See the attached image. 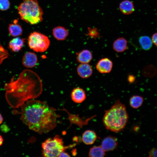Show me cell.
<instances>
[{"label": "cell", "mask_w": 157, "mask_h": 157, "mask_svg": "<svg viewBox=\"0 0 157 157\" xmlns=\"http://www.w3.org/2000/svg\"><path fill=\"white\" fill-rule=\"evenodd\" d=\"M19 108L13 113L20 114L21 120L32 130L40 134L47 133L56 126L59 115L45 101L30 99Z\"/></svg>", "instance_id": "obj_1"}, {"label": "cell", "mask_w": 157, "mask_h": 157, "mask_svg": "<svg viewBox=\"0 0 157 157\" xmlns=\"http://www.w3.org/2000/svg\"><path fill=\"white\" fill-rule=\"evenodd\" d=\"M5 97L13 108L19 107L26 101L39 96L42 91V81L35 72L29 69L23 70L17 79L13 77L5 84Z\"/></svg>", "instance_id": "obj_2"}, {"label": "cell", "mask_w": 157, "mask_h": 157, "mask_svg": "<svg viewBox=\"0 0 157 157\" xmlns=\"http://www.w3.org/2000/svg\"><path fill=\"white\" fill-rule=\"evenodd\" d=\"M128 118L125 105L118 100L109 109L105 111L103 122L107 130L118 133L124 128Z\"/></svg>", "instance_id": "obj_3"}, {"label": "cell", "mask_w": 157, "mask_h": 157, "mask_svg": "<svg viewBox=\"0 0 157 157\" xmlns=\"http://www.w3.org/2000/svg\"><path fill=\"white\" fill-rule=\"evenodd\" d=\"M17 9L21 19L28 23L36 24L43 20V12L37 0H23Z\"/></svg>", "instance_id": "obj_4"}, {"label": "cell", "mask_w": 157, "mask_h": 157, "mask_svg": "<svg viewBox=\"0 0 157 157\" xmlns=\"http://www.w3.org/2000/svg\"><path fill=\"white\" fill-rule=\"evenodd\" d=\"M42 155L46 157H58L66 148L64 146L63 139L58 135L47 139L42 143Z\"/></svg>", "instance_id": "obj_5"}, {"label": "cell", "mask_w": 157, "mask_h": 157, "mask_svg": "<svg viewBox=\"0 0 157 157\" xmlns=\"http://www.w3.org/2000/svg\"><path fill=\"white\" fill-rule=\"evenodd\" d=\"M30 48L37 52H43L49 48L50 41L47 36L40 33H31L28 39Z\"/></svg>", "instance_id": "obj_6"}, {"label": "cell", "mask_w": 157, "mask_h": 157, "mask_svg": "<svg viewBox=\"0 0 157 157\" xmlns=\"http://www.w3.org/2000/svg\"><path fill=\"white\" fill-rule=\"evenodd\" d=\"M113 67L112 61L107 58H102L99 60L96 64L97 70L100 73L106 74L110 72Z\"/></svg>", "instance_id": "obj_7"}, {"label": "cell", "mask_w": 157, "mask_h": 157, "mask_svg": "<svg viewBox=\"0 0 157 157\" xmlns=\"http://www.w3.org/2000/svg\"><path fill=\"white\" fill-rule=\"evenodd\" d=\"M118 144V140L116 138L108 136L102 140L101 146L105 152H107L114 150L117 147Z\"/></svg>", "instance_id": "obj_8"}, {"label": "cell", "mask_w": 157, "mask_h": 157, "mask_svg": "<svg viewBox=\"0 0 157 157\" xmlns=\"http://www.w3.org/2000/svg\"><path fill=\"white\" fill-rule=\"evenodd\" d=\"M38 59L35 53L31 52H26L23 56L22 59V63L27 68L34 67L38 63Z\"/></svg>", "instance_id": "obj_9"}, {"label": "cell", "mask_w": 157, "mask_h": 157, "mask_svg": "<svg viewBox=\"0 0 157 157\" xmlns=\"http://www.w3.org/2000/svg\"><path fill=\"white\" fill-rule=\"evenodd\" d=\"M77 72L81 78H86L91 76L93 70L91 66L88 63H80L77 68Z\"/></svg>", "instance_id": "obj_10"}, {"label": "cell", "mask_w": 157, "mask_h": 157, "mask_svg": "<svg viewBox=\"0 0 157 157\" xmlns=\"http://www.w3.org/2000/svg\"><path fill=\"white\" fill-rule=\"evenodd\" d=\"M72 100L76 103H81L85 101L86 95L85 91L82 88L77 87L74 88L71 94Z\"/></svg>", "instance_id": "obj_11"}, {"label": "cell", "mask_w": 157, "mask_h": 157, "mask_svg": "<svg viewBox=\"0 0 157 157\" xmlns=\"http://www.w3.org/2000/svg\"><path fill=\"white\" fill-rule=\"evenodd\" d=\"M76 60L80 63H88L93 58L92 52L88 49H84L76 54Z\"/></svg>", "instance_id": "obj_12"}, {"label": "cell", "mask_w": 157, "mask_h": 157, "mask_svg": "<svg viewBox=\"0 0 157 157\" xmlns=\"http://www.w3.org/2000/svg\"><path fill=\"white\" fill-rule=\"evenodd\" d=\"M52 34L57 40L63 41L66 39L69 33L67 30L65 28L61 26H57L53 29Z\"/></svg>", "instance_id": "obj_13"}, {"label": "cell", "mask_w": 157, "mask_h": 157, "mask_svg": "<svg viewBox=\"0 0 157 157\" xmlns=\"http://www.w3.org/2000/svg\"><path fill=\"white\" fill-rule=\"evenodd\" d=\"M113 49L118 53L123 52L127 49V42L124 38L120 37L114 41L113 44Z\"/></svg>", "instance_id": "obj_14"}, {"label": "cell", "mask_w": 157, "mask_h": 157, "mask_svg": "<svg viewBox=\"0 0 157 157\" xmlns=\"http://www.w3.org/2000/svg\"><path fill=\"white\" fill-rule=\"evenodd\" d=\"M119 8L121 12L124 15L130 14L135 10L133 3L129 0H124L122 1L119 4Z\"/></svg>", "instance_id": "obj_15"}, {"label": "cell", "mask_w": 157, "mask_h": 157, "mask_svg": "<svg viewBox=\"0 0 157 157\" xmlns=\"http://www.w3.org/2000/svg\"><path fill=\"white\" fill-rule=\"evenodd\" d=\"M97 138V135L94 131L87 130L83 133L82 138L84 144L87 145H90L93 144Z\"/></svg>", "instance_id": "obj_16"}, {"label": "cell", "mask_w": 157, "mask_h": 157, "mask_svg": "<svg viewBox=\"0 0 157 157\" xmlns=\"http://www.w3.org/2000/svg\"><path fill=\"white\" fill-rule=\"evenodd\" d=\"M25 39L16 37L11 40L9 43V48L13 51L18 52L21 50L24 43Z\"/></svg>", "instance_id": "obj_17"}, {"label": "cell", "mask_w": 157, "mask_h": 157, "mask_svg": "<svg viewBox=\"0 0 157 157\" xmlns=\"http://www.w3.org/2000/svg\"><path fill=\"white\" fill-rule=\"evenodd\" d=\"M138 41L141 48L144 50H149L152 47V42L151 39L148 36H141L139 38Z\"/></svg>", "instance_id": "obj_18"}, {"label": "cell", "mask_w": 157, "mask_h": 157, "mask_svg": "<svg viewBox=\"0 0 157 157\" xmlns=\"http://www.w3.org/2000/svg\"><path fill=\"white\" fill-rule=\"evenodd\" d=\"M88 155L90 157H103L106 154L101 146H94L90 149Z\"/></svg>", "instance_id": "obj_19"}, {"label": "cell", "mask_w": 157, "mask_h": 157, "mask_svg": "<svg viewBox=\"0 0 157 157\" xmlns=\"http://www.w3.org/2000/svg\"><path fill=\"white\" fill-rule=\"evenodd\" d=\"M8 31L10 35L13 37L20 35L22 33L21 26L17 23L10 24L8 27Z\"/></svg>", "instance_id": "obj_20"}, {"label": "cell", "mask_w": 157, "mask_h": 157, "mask_svg": "<svg viewBox=\"0 0 157 157\" xmlns=\"http://www.w3.org/2000/svg\"><path fill=\"white\" fill-rule=\"evenodd\" d=\"M143 101L144 99L142 97L138 95H133L130 99V105L133 108H138L142 106Z\"/></svg>", "instance_id": "obj_21"}, {"label": "cell", "mask_w": 157, "mask_h": 157, "mask_svg": "<svg viewBox=\"0 0 157 157\" xmlns=\"http://www.w3.org/2000/svg\"><path fill=\"white\" fill-rule=\"evenodd\" d=\"M156 69L155 67L152 65H149L145 67L143 69L142 74L145 77L152 78L156 74Z\"/></svg>", "instance_id": "obj_22"}, {"label": "cell", "mask_w": 157, "mask_h": 157, "mask_svg": "<svg viewBox=\"0 0 157 157\" xmlns=\"http://www.w3.org/2000/svg\"><path fill=\"white\" fill-rule=\"evenodd\" d=\"M88 35L91 38L96 39L101 37L98 29L96 28H88Z\"/></svg>", "instance_id": "obj_23"}, {"label": "cell", "mask_w": 157, "mask_h": 157, "mask_svg": "<svg viewBox=\"0 0 157 157\" xmlns=\"http://www.w3.org/2000/svg\"><path fill=\"white\" fill-rule=\"evenodd\" d=\"M8 56L9 54L7 50L0 44V65L1 64L4 59L8 57Z\"/></svg>", "instance_id": "obj_24"}, {"label": "cell", "mask_w": 157, "mask_h": 157, "mask_svg": "<svg viewBox=\"0 0 157 157\" xmlns=\"http://www.w3.org/2000/svg\"><path fill=\"white\" fill-rule=\"evenodd\" d=\"M10 6L8 0H0V10L4 11L7 10Z\"/></svg>", "instance_id": "obj_25"}, {"label": "cell", "mask_w": 157, "mask_h": 157, "mask_svg": "<svg viewBox=\"0 0 157 157\" xmlns=\"http://www.w3.org/2000/svg\"><path fill=\"white\" fill-rule=\"evenodd\" d=\"M157 149L155 148L151 149L149 152V156L150 157H156Z\"/></svg>", "instance_id": "obj_26"}, {"label": "cell", "mask_w": 157, "mask_h": 157, "mask_svg": "<svg viewBox=\"0 0 157 157\" xmlns=\"http://www.w3.org/2000/svg\"><path fill=\"white\" fill-rule=\"evenodd\" d=\"M127 80L130 83H133L135 81V76L133 75L129 74L127 77Z\"/></svg>", "instance_id": "obj_27"}, {"label": "cell", "mask_w": 157, "mask_h": 157, "mask_svg": "<svg viewBox=\"0 0 157 157\" xmlns=\"http://www.w3.org/2000/svg\"><path fill=\"white\" fill-rule=\"evenodd\" d=\"M157 33H156L152 35L151 37V41L156 46L157 44Z\"/></svg>", "instance_id": "obj_28"}, {"label": "cell", "mask_w": 157, "mask_h": 157, "mask_svg": "<svg viewBox=\"0 0 157 157\" xmlns=\"http://www.w3.org/2000/svg\"><path fill=\"white\" fill-rule=\"evenodd\" d=\"M58 157H70V156L67 153L65 152V151H63L60 154Z\"/></svg>", "instance_id": "obj_29"}, {"label": "cell", "mask_w": 157, "mask_h": 157, "mask_svg": "<svg viewBox=\"0 0 157 157\" xmlns=\"http://www.w3.org/2000/svg\"><path fill=\"white\" fill-rule=\"evenodd\" d=\"M3 142V138L1 135H0V146L2 144Z\"/></svg>", "instance_id": "obj_30"}, {"label": "cell", "mask_w": 157, "mask_h": 157, "mask_svg": "<svg viewBox=\"0 0 157 157\" xmlns=\"http://www.w3.org/2000/svg\"><path fill=\"white\" fill-rule=\"evenodd\" d=\"M3 120V117L1 114L0 113V124H1Z\"/></svg>", "instance_id": "obj_31"}]
</instances>
